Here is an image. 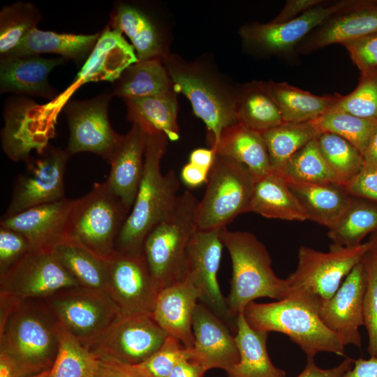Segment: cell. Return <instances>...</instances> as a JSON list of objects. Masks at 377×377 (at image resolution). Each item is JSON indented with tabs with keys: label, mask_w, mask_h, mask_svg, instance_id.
Wrapping results in <instances>:
<instances>
[{
	"label": "cell",
	"mask_w": 377,
	"mask_h": 377,
	"mask_svg": "<svg viewBox=\"0 0 377 377\" xmlns=\"http://www.w3.org/2000/svg\"><path fill=\"white\" fill-rule=\"evenodd\" d=\"M114 83V94L124 99L177 94L162 59L138 61Z\"/></svg>",
	"instance_id": "e575fe53"
},
{
	"label": "cell",
	"mask_w": 377,
	"mask_h": 377,
	"mask_svg": "<svg viewBox=\"0 0 377 377\" xmlns=\"http://www.w3.org/2000/svg\"><path fill=\"white\" fill-rule=\"evenodd\" d=\"M361 73L377 69V32L342 43Z\"/></svg>",
	"instance_id": "681fc988"
},
{
	"label": "cell",
	"mask_w": 377,
	"mask_h": 377,
	"mask_svg": "<svg viewBox=\"0 0 377 377\" xmlns=\"http://www.w3.org/2000/svg\"><path fill=\"white\" fill-rule=\"evenodd\" d=\"M248 212L268 219L304 221L309 216L280 173L272 170L255 178Z\"/></svg>",
	"instance_id": "4316f807"
},
{
	"label": "cell",
	"mask_w": 377,
	"mask_h": 377,
	"mask_svg": "<svg viewBox=\"0 0 377 377\" xmlns=\"http://www.w3.org/2000/svg\"><path fill=\"white\" fill-rule=\"evenodd\" d=\"M52 253L80 286L108 294L109 272L107 258L66 238L59 242Z\"/></svg>",
	"instance_id": "d6a6232c"
},
{
	"label": "cell",
	"mask_w": 377,
	"mask_h": 377,
	"mask_svg": "<svg viewBox=\"0 0 377 377\" xmlns=\"http://www.w3.org/2000/svg\"><path fill=\"white\" fill-rule=\"evenodd\" d=\"M95 377H137L125 365L98 360Z\"/></svg>",
	"instance_id": "6f0895ef"
},
{
	"label": "cell",
	"mask_w": 377,
	"mask_h": 377,
	"mask_svg": "<svg viewBox=\"0 0 377 377\" xmlns=\"http://www.w3.org/2000/svg\"><path fill=\"white\" fill-rule=\"evenodd\" d=\"M64 58H43L38 55L1 58L0 88L1 92H14L54 96L48 84V75Z\"/></svg>",
	"instance_id": "484cf974"
},
{
	"label": "cell",
	"mask_w": 377,
	"mask_h": 377,
	"mask_svg": "<svg viewBox=\"0 0 377 377\" xmlns=\"http://www.w3.org/2000/svg\"><path fill=\"white\" fill-rule=\"evenodd\" d=\"M328 111L377 119V69L361 73L357 87L346 96L338 95Z\"/></svg>",
	"instance_id": "f6af8a7d"
},
{
	"label": "cell",
	"mask_w": 377,
	"mask_h": 377,
	"mask_svg": "<svg viewBox=\"0 0 377 377\" xmlns=\"http://www.w3.org/2000/svg\"><path fill=\"white\" fill-rule=\"evenodd\" d=\"M265 87L276 104L283 122L302 123L326 113L338 99L311 94L287 82H265Z\"/></svg>",
	"instance_id": "d590c367"
},
{
	"label": "cell",
	"mask_w": 377,
	"mask_h": 377,
	"mask_svg": "<svg viewBox=\"0 0 377 377\" xmlns=\"http://www.w3.org/2000/svg\"><path fill=\"white\" fill-rule=\"evenodd\" d=\"M324 1L325 0H288L281 12L269 22L276 24L293 20Z\"/></svg>",
	"instance_id": "f5cc1de1"
},
{
	"label": "cell",
	"mask_w": 377,
	"mask_h": 377,
	"mask_svg": "<svg viewBox=\"0 0 377 377\" xmlns=\"http://www.w3.org/2000/svg\"><path fill=\"white\" fill-rule=\"evenodd\" d=\"M177 94L124 99L128 119L147 135L163 133L170 141L179 138Z\"/></svg>",
	"instance_id": "1f68e13d"
},
{
	"label": "cell",
	"mask_w": 377,
	"mask_h": 377,
	"mask_svg": "<svg viewBox=\"0 0 377 377\" xmlns=\"http://www.w3.org/2000/svg\"><path fill=\"white\" fill-rule=\"evenodd\" d=\"M362 263L366 276L363 300L364 326L368 335L367 351L371 357L377 356V256L369 251Z\"/></svg>",
	"instance_id": "7dc6e473"
},
{
	"label": "cell",
	"mask_w": 377,
	"mask_h": 377,
	"mask_svg": "<svg viewBox=\"0 0 377 377\" xmlns=\"http://www.w3.org/2000/svg\"><path fill=\"white\" fill-rule=\"evenodd\" d=\"M57 325L59 347L47 377H95L98 360L76 337Z\"/></svg>",
	"instance_id": "f35d334b"
},
{
	"label": "cell",
	"mask_w": 377,
	"mask_h": 377,
	"mask_svg": "<svg viewBox=\"0 0 377 377\" xmlns=\"http://www.w3.org/2000/svg\"><path fill=\"white\" fill-rule=\"evenodd\" d=\"M287 182L306 210L309 220L329 229L337 224L353 200L337 184Z\"/></svg>",
	"instance_id": "f546056e"
},
{
	"label": "cell",
	"mask_w": 377,
	"mask_h": 377,
	"mask_svg": "<svg viewBox=\"0 0 377 377\" xmlns=\"http://www.w3.org/2000/svg\"><path fill=\"white\" fill-rule=\"evenodd\" d=\"M369 242L370 243L369 251L377 256V232Z\"/></svg>",
	"instance_id": "94428289"
},
{
	"label": "cell",
	"mask_w": 377,
	"mask_h": 377,
	"mask_svg": "<svg viewBox=\"0 0 377 377\" xmlns=\"http://www.w3.org/2000/svg\"><path fill=\"white\" fill-rule=\"evenodd\" d=\"M40 19L36 8L29 3L3 7L0 13L1 58L15 50Z\"/></svg>",
	"instance_id": "7bdbcfd3"
},
{
	"label": "cell",
	"mask_w": 377,
	"mask_h": 377,
	"mask_svg": "<svg viewBox=\"0 0 377 377\" xmlns=\"http://www.w3.org/2000/svg\"><path fill=\"white\" fill-rule=\"evenodd\" d=\"M321 133L313 120L302 123L283 122L263 133L272 170L280 172L297 151Z\"/></svg>",
	"instance_id": "74e56055"
},
{
	"label": "cell",
	"mask_w": 377,
	"mask_h": 377,
	"mask_svg": "<svg viewBox=\"0 0 377 377\" xmlns=\"http://www.w3.org/2000/svg\"><path fill=\"white\" fill-rule=\"evenodd\" d=\"M163 133L147 136L145 168L135 200L116 241L114 251L140 253L145 240L170 212L179 189V180L172 170L163 175L161 162L168 141Z\"/></svg>",
	"instance_id": "7a4b0ae2"
},
{
	"label": "cell",
	"mask_w": 377,
	"mask_h": 377,
	"mask_svg": "<svg viewBox=\"0 0 377 377\" xmlns=\"http://www.w3.org/2000/svg\"><path fill=\"white\" fill-rule=\"evenodd\" d=\"M31 251L30 243L22 234L0 226V276Z\"/></svg>",
	"instance_id": "c3c4849f"
},
{
	"label": "cell",
	"mask_w": 377,
	"mask_h": 377,
	"mask_svg": "<svg viewBox=\"0 0 377 377\" xmlns=\"http://www.w3.org/2000/svg\"><path fill=\"white\" fill-rule=\"evenodd\" d=\"M130 212L105 181L95 183L88 193L75 200L64 238L108 258Z\"/></svg>",
	"instance_id": "ba28073f"
},
{
	"label": "cell",
	"mask_w": 377,
	"mask_h": 377,
	"mask_svg": "<svg viewBox=\"0 0 377 377\" xmlns=\"http://www.w3.org/2000/svg\"><path fill=\"white\" fill-rule=\"evenodd\" d=\"M364 167L377 169V130L363 154Z\"/></svg>",
	"instance_id": "91938a15"
},
{
	"label": "cell",
	"mask_w": 377,
	"mask_h": 377,
	"mask_svg": "<svg viewBox=\"0 0 377 377\" xmlns=\"http://www.w3.org/2000/svg\"><path fill=\"white\" fill-rule=\"evenodd\" d=\"M70 154L47 146L26 161L24 170L17 177L9 205L3 217L31 207L65 198L64 175Z\"/></svg>",
	"instance_id": "7c38bea8"
},
{
	"label": "cell",
	"mask_w": 377,
	"mask_h": 377,
	"mask_svg": "<svg viewBox=\"0 0 377 377\" xmlns=\"http://www.w3.org/2000/svg\"><path fill=\"white\" fill-rule=\"evenodd\" d=\"M365 288L366 276L361 262L347 275L335 294L320 306L318 313L322 321L345 346L362 345L359 329L364 325Z\"/></svg>",
	"instance_id": "d6986e66"
},
{
	"label": "cell",
	"mask_w": 377,
	"mask_h": 377,
	"mask_svg": "<svg viewBox=\"0 0 377 377\" xmlns=\"http://www.w3.org/2000/svg\"><path fill=\"white\" fill-rule=\"evenodd\" d=\"M209 173V171L188 162L182 169L181 178L187 186L195 188L207 182Z\"/></svg>",
	"instance_id": "11a10c76"
},
{
	"label": "cell",
	"mask_w": 377,
	"mask_h": 377,
	"mask_svg": "<svg viewBox=\"0 0 377 377\" xmlns=\"http://www.w3.org/2000/svg\"><path fill=\"white\" fill-rule=\"evenodd\" d=\"M235 342L239 362L227 373L228 377H286V372L272 362L267 348L269 332L252 328L243 313L236 318Z\"/></svg>",
	"instance_id": "f1b7e54d"
},
{
	"label": "cell",
	"mask_w": 377,
	"mask_h": 377,
	"mask_svg": "<svg viewBox=\"0 0 377 377\" xmlns=\"http://www.w3.org/2000/svg\"><path fill=\"white\" fill-rule=\"evenodd\" d=\"M317 141L323 157L337 176L339 185L349 180L364 167L362 154L340 136L323 132Z\"/></svg>",
	"instance_id": "ee69618b"
},
{
	"label": "cell",
	"mask_w": 377,
	"mask_h": 377,
	"mask_svg": "<svg viewBox=\"0 0 377 377\" xmlns=\"http://www.w3.org/2000/svg\"><path fill=\"white\" fill-rule=\"evenodd\" d=\"M49 372H50V369L42 371V372L36 374L27 376H24V377H47V376L49 374Z\"/></svg>",
	"instance_id": "6125c7cd"
},
{
	"label": "cell",
	"mask_w": 377,
	"mask_h": 377,
	"mask_svg": "<svg viewBox=\"0 0 377 377\" xmlns=\"http://www.w3.org/2000/svg\"><path fill=\"white\" fill-rule=\"evenodd\" d=\"M255 177L246 166L216 155L205 194L196 208L197 229L226 228L238 215L248 212Z\"/></svg>",
	"instance_id": "9c48e42d"
},
{
	"label": "cell",
	"mask_w": 377,
	"mask_h": 377,
	"mask_svg": "<svg viewBox=\"0 0 377 377\" xmlns=\"http://www.w3.org/2000/svg\"><path fill=\"white\" fill-rule=\"evenodd\" d=\"M147 136L139 126L133 124L108 161L111 168L105 182L130 210L144 172Z\"/></svg>",
	"instance_id": "603a6c76"
},
{
	"label": "cell",
	"mask_w": 377,
	"mask_h": 377,
	"mask_svg": "<svg viewBox=\"0 0 377 377\" xmlns=\"http://www.w3.org/2000/svg\"><path fill=\"white\" fill-rule=\"evenodd\" d=\"M211 149L217 156L242 163L255 178L272 170L262 133L237 122L226 127Z\"/></svg>",
	"instance_id": "83f0119b"
},
{
	"label": "cell",
	"mask_w": 377,
	"mask_h": 377,
	"mask_svg": "<svg viewBox=\"0 0 377 377\" xmlns=\"http://www.w3.org/2000/svg\"><path fill=\"white\" fill-rule=\"evenodd\" d=\"M108 295L121 315L152 314L159 293L143 253L114 251L108 258Z\"/></svg>",
	"instance_id": "5bb4252c"
},
{
	"label": "cell",
	"mask_w": 377,
	"mask_h": 377,
	"mask_svg": "<svg viewBox=\"0 0 377 377\" xmlns=\"http://www.w3.org/2000/svg\"><path fill=\"white\" fill-rule=\"evenodd\" d=\"M340 186L351 197L367 198L377 202V169L363 167Z\"/></svg>",
	"instance_id": "f907efd6"
},
{
	"label": "cell",
	"mask_w": 377,
	"mask_h": 377,
	"mask_svg": "<svg viewBox=\"0 0 377 377\" xmlns=\"http://www.w3.org/2000/svg\"><path fill=\"white\" fill-rule=\"evenodd\" d=\"M79 286L52 252L31 251L0 276V294L21 300Z\"/></svg>",
	"instance_id": "9a60e30c"
},
{
	"label": "cell",
	"mask_w": 377,
	"mask_h": 377,
	"mask_svg": "<svg viewBox=\"0 0 377 377\" xmlns=\"http://www.w3.org/2000/svg\"><path fill=\"white\" fill-rule=\"evenodd\" d=\"M110 98V96L103 95L66 105L70 133L66 150L70 155L89 151L109 161L123 136L110 125L108 115Z\"/></svg>",
	"instance_id": "2e32d148"
},
{
	"label": "cell",
	"mask_w": 377,
	"mask_h": 377,
	"mask_svg": "<svg viewBox=\"0 0 377 377\" xmlns=\"http://www.w3.org/2000/svg\"><path fill=\"white\" fill-rule=\"evenodd\" d=\"M354 360L346 357L337 366L330 369H322L316 365L314 359L307 357L306 364L302 371L296 377H345L353 367Z\"/></svg>",
	"instance_id": "816d5d0a"
},
{
	"label": "cell",
	"mask_w": 377,
	"mask_h": 377,
	"mask_svg": "<svg viewBox=\"0 0 377 377\" xmlns=\"http://www.w3.org/2000/svg\"><path fill=\"white\" fill-rule=\"evenodd\" d=\"M345 377H377V356L354 360L353 367Z\"/></svg>",
	"instance_id": "9f6ffc18"
},
{
	"label": "cell",
	"mask_w": 377,
	"mask_h": 377,
	"mask_svg": "<svg viewBox=\"0 0 377 377\" xmlns=\"http://www.w3.org/2000/svg\"><path fill=\"white\" fill-rule=\"evenodd\" d=\"M112 28L124 33L133 46L138 61L162 59L164 50L158 31L149 17L130 5H120L112 15Z\"/></svg>",
	"instance_id": "8d00e7d4"
},
{
	"label": "cell",
	"mask_w": 377,
	"mask_h": 377,
	"mask_svg": "<svg viewBox=\"0 0 377 377\" xmlns=\"http://www.w3.org/2000/svg\"><path fill=\"white\" fill-rule=\"evenodd\" d=\"M100 35L99 33L90 35L58 34L35 27L27 34L18 47L6 57L54 53L64 59L79 61L89 57Z\"/></svg>",
	"instance_id": "4dcf8cb0"
},
{
	"label": "cell",
	"mask_w": 377,
	"mask_h": 377,
	"mask_svg": "<svg viewBox=\"0 0 377 377\" xmlns=\"http://www.w3.org/2000/svg\"><path fill=\"white\" fill-rule=\"evenodd\" d=\"M190 357L189 350L168 336L163 344L145 361L125 365L137 377H168L182 359Z\"/></svg>",
	"instance_id": "bcb514c9"
},
{
	"label": "cell",
	"mask_w": 377,
	"mask_h": 377,
	"mask_svg": "<svg viewBox=\"0 0 377 377\" xmlns=\"http://www.w3.org/2000/svg\"><path fill=\"white\" fill-rule=\"evenodd\" d=\"M0 377H24L50 369L58 325L42 299L0 295Z\"/></svg>",
	"instance_id": "6da1fadb"
},
{
	"label": "cell",
	"mask_w": 377,
	"mask_h": 377,
	"mask_svg": "<svg viewBox=\"0 0 377 377\" xmlns=\"http://www.w3.org/2000/svg\"><path fill=\"white\" fill-rule=\"evenodd\" d=\"M353 1H325L300 17L283 23L252 22L243 25L239 35L244 45L256 53L289 55L317 27Z\"/></svg>",
	"instance_id": "4fadbf2b"
},
{
	"label": "cell",
	"mask_w": 377,
	"mask_h": 377,
	"mask_svg": "<svg viewBox=\"0 0 377 377\" xmlns=\"http://www.w3.org/2000/svg\"><path fill=\"white\" fill-rule=\"evenodd\" d=\"M235 111L237 123L260 133L283 122L263 81H252L236 88Z\"/></svg>",
	"instance_id": "836d02e7"
},
{
	"label": "cell",
	"mask_w": 377,
	"mask_h": 377,
	"mask_svg": "<svg viewBox=\"0 0 377 377\" xmlns=\"http://www.w3.org/2000/svg\"><path fill=\"white\" fill-rule=\"evenodd\" d=\"M42 300L57 324L83 345L121 315L106 293L81 286L61 289Z\"/></svg>",
	"instance_id": "30bf717a"
},
{
	"label": "cell",
	"mask_w": 377,
	"mask_h": 377,
	"mask_svg": "<svg viewBox=\"0 0 377 377\" xmlns=\"http://www.w3.org/2000/svg\"><path fill=\"white\" fill-rule=\"evenodd\" d=\"M215 157L216 154L212 149L198 148L191 153L189 163L209 172Z\"/></svg>",
	"instance_id": "680465c9"
},
{
	"label": "cell",
	"mask_w": 377,
	"mask_h": 377,
	"mask_svg": "<svg viewBox=\"0 0 377 377\" xmlns=\"http://www.w3.org/2000/svg\"><path fill=\"white\" fill-rule=\"evenodd\" d=\"M194 343L188 349L190 359L207 371L222 369L228 372L239 360L235 337L221 318L202 304L198 303L193 318Z\"/></svg>",
	"instance_id": "44dd1931"
},
{
	"label": "cell",
	"mask_w": 377,
	"mask_h": 377,
	"mask_svg": "<svg viewBox=\"0 0 377 377\" xmlns=\"http://www.w3.org/2000/svg\"><path fill=\"white\" fill-rule=\"evenodd\" d=\"M242 313L252 328L286 334L307 357L323 352L345 356L346 346L324 324L318 310L294 297L270 303L252 302Z\"/></svg>",
	"instance_id": "5b68a950"
},
{
	"label": "cell",
	"mask_w": 377,
	"mask_h": 377,
	"mask_svg": "<svg viewBox=\"0 0 377 377\" xmlns=\"http://www.w3.org/2000/svg\"><path fill=\"white\" fill-rule=\"evenodd\" d=\"M320 131L340 136L353 145L363 156L377 130V119L337 111H327L313 120Z\"/></svg>",
	"instance_id": "b9f144b4"
},
{
	"label": "cell",
	"mask_w": 377,
	"mask_h": 377,
	"mask_svg": "<svg viewBox=\"0 0 377 377\" xmlns=\"http://www.w3.org/2000/svg\"><path fill=\"white\" fill-rule=\"evenodd\" d=\"M138 61L135 50L119 30L106 27L66 92L89 82H115L130 66Z\"/></svg>",
	"instance_id": "cb8c5ba5"
},
{
	"label": "cell",
	"mask_w": 377,
	"mask_h": 377,
	"mask_svg": "<svg viewBox=\"0 0 377 377\" xmlns=\"http://www.w3.org/2000/svg\"><path fill=\"white\" fill-rule=\"evenodd\" d=\"M221 230H195L187 250L184 277L197 288L200 300L227 321L230 318L227 302L217 279L224 246Z\"/></svg>",
	"instance_id": "ac0fdd59"
},
{
	"label": "cell",
	"mask_w": 377,
	"mask_h": 377,
	"mask_svg": "<svg viewBox=\"0 0 377 377\" xmlns=\"http://www.w3.org/2000/svg\"><path fill=\"white\" fill-rule=\"evenodd\" d=\"M200 293L186 277L158 293L153 318L168 336L190 349L194 343L193 318Z\"/></svg>",
	"instance_id": "d4e9b609"
},
{
	"label": "cell",
	"mask_w": 377,
	"mask_h": 377,
	"mask_svg": "<svg viewBox=\"0 0 377 377\" xmlns=\"http://www.w3.org/2000/svg\"><path fill=\"white\" fill-rule=\"evenodd\" d=\"M221 237L232 262L230 291L226 300L230 318H236L257 298L281 300L288 296L286 279L275 274L268 251L253 234L223 228Z\"/></svg>",
	"instance_id": "277c9868"
},
{
	"label": "cell",
	"mask_w": 377,
	"mask_h": 377,
	"mask_svg": "<svg viewBox=\"0 0 377 377\" xmlns=\"http://www.w3.org/2000/svg\"><path fill=\"white\" fill-rule=\"evenodd\" d=\"M206 371L199 363L186 357L179 361L168 377H203Z\"/></svg>",
	"instance_id": "db71d44e"
},
{
	"label": "cell",
	"mask_w": 377,
	"mask_h": 377,
	"mask_svg": "<svg viewBox=\"0 0 377 377\" xmlns=\"http://www.w3.org/2000/svg\"><path fill=\"white\" fill-rule=\"evenodd\" d=\"M377 32V3L353 1L313 30L297 46L300 53H309L327 45Z\"/></svg>",
	"instance_id": "7402d4cb"
},
{
	"label": "cell",
	"mask_w": 377,
	"mask_h": 377,
	"mask_svg": "<svg viewBox=\"0 0 377 377\" xmlns=\"http://www.w3.org/2000/svg\"><path fill=\"white\" fill-rule=\"evenodd\" d=\"M377 231V205L353 200L327 235L332 244L355 246L369 232Z\"/></svg>",
	"instance_id": "ab89813d"
},
{
	"label": "cell",
	"mask_w": 377,
	"mask_h": 377,
	"mask_svg": "<svg viewBox=\"0 0 377 377\" xmlns=\"http://www.w3.org/2000/svg\"><path fill=\"white\" fill-rule=\"evenodd\" d=\"M52 110L34 101L19 99L8 105L5 110V126L2 130L4 151L13 161H26L36 149L47 147L54 133Z\"/></svg>",
	"instance_id": "e0dca14e"
},
{
	"label": "cell",
	"mask_w": 377,
	"mask_h": 377,
	"mask_svg": "<svg viewBox=\"0 0 377 377\" xmlns=\"http://www.w3.org/2000/svg\"><path fill=\"white\" fill-rule=\"evenodd\" d=\"M198 202L189 191L179 195L145 240L142 253L159 291L184 277L188 247L197 230Z\"/></svg>",
	"instance_id": "8992f818"
},
{
	"label": "cell",
	"mask_w": 377,
	"mask_h": 377,
	"mask_svg": "<svg viewBox=\"0 0 377 377\" xmlns=\"http://www.w3.org/2000/svg\"><path fill=\"white\" fill-rule=\"evenodd\" d=\"M74 202L75 200L65 198L10 216H2L0 226L22 234L32 251L52 252L65 237Z\"/></svg>",
	"instance_id": "ffe728a7"
},
{
	"label": "cell",
	"mask_w": 377,
	"mask_h": 377,
	"mask_svg": "<svg viewBox=\"0 0 377 377\" xmlns=\"http://www.w3.org/2000/svg\"><path fill=\"white\" fill-rule=\"evenodd\" d=\"M369 249V242L355 246L332 244L327 252L301 246L297 267L286 279L288 296L319 311L321 304L335 294L342 279L362 262Z\"/></svg>",
	"instance_id": "52a82bcc"
},
{
	"label": "cell",
	"mask_w": 377,
	"mask_h": 377,
	"mask_svg": "<svg viewBox=\"0 0 377 377\" xmlns=\"http://www.w3.org/2000/svg\"><path fill=\"white\" fill-rule=\"evenodd\" d=\"M163 62L176 93H182L189 100L194 114L205 123L208 144L212 148L222 131L237 123L236 88L203 61H186L168 53Z\"/></svg>",
	"instance_id": "3957f363"
},
{
	"label": "cell",
	"mask_w": 377,
	"mask_h": 377,
	"mask_svg": "<svg viewBox=\"0 0 377 377\" xmlns=\"http://www.w3.org/2000/svg\"><path fill=\"white\" fill-rule=\"evenodd\" d=\"M279 173L290 182L340 184L337 176L323 157L317 138L297 151Z\"/></svg>",
	"instance_id": "60d3db41"
},
{
	"label": "cell",
	"mask_w": 377,
	"mask_h": 377,
	"mask_svg": "<svg viewBox=\"0 0 377 377\" xmlns=\"http://www.w3.org/2000/svg\"><path fill=\"white\" fill-rule=\"evenodd\" d=\"M168 337L152 314L121 315L84 346L98 360L134 365L154 354Z\"/></svg>",
	"instance_id": "8fae6325"
}]
</instances>
